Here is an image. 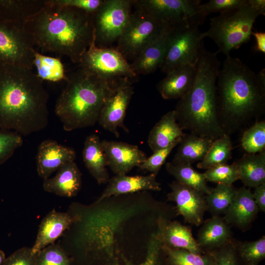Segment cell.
Listing matches in <instances>:
<instances>
[{"label":"cell","mask_w":265,"mask_h":265,"mask_svg":"<svg viewBox=\"0 0 265 265\" xmlns=\"http://www.w3.org/2000/svg\"><path fill=\"white\" fill-rule=\"evenodd\" d=\"M49 94L33 70L0 66V129L28 135L48 124Z\"/></svg>","instance_id":"obj_1"},{"label":"cell","mask_w":265,"mask_h":265,"mask_svg":"<svg viewBox=\"0 0 265 265\" xmlns=\"http://www.w3.org/2000/svg\"><path fill=\"white\" fill-rule=\"evenodd\" d=\"M36 47L79 63L94 38L92 14L46 0L25 24Z\"/></svg>","instance_id":"obj_2"},{"label":"cell","mask_w":265,"mask_h":265,"mask_svg":"<svg viewBox=\"0 0 265 265\" xmlns=\"http://www.w3.org/2000/svg\"><path fill=\"white\" fill-rule=\"evenodd\" d=\"M217 53L203 45L196 64L193 86L179 99L174 109L177 122L183 130L213 141L226 133L218 114L216 81L221 63Z\"/></svg>","instance_id":"obj_3"},{"label":"cell","mask_w":265,"mask_h":265,"mask_svg":"<svg viewBox=\"0 0 265 265\" xmlns=\"http://www.w3.org/2000/svg\"><path fill=\"white\" fill-rule=\"evenodd\" d=\"M219 119L236 128L261 113L265 105V69L256 74L237 57L226 56L216 81Z\"/></svg>","instance_id":"obj_4"},{"label":"cell","mask_w":265,"mask_h":265,"mask_svg":"<svg viewBox=\"0 0 265 265\" xmlns=\"http://www.w3.org/2000/svg\"><path fill=\"white\" fill-rule=\"evenodd\" d=\"M113 80H104L80 66L67 73L66 85L54 109L65 131L91 127L98 122Z\"/></svg>","instance_id":"obj_5"},{"label":"cell","mask_w":265,"mask_h":265,"mask_svg":"<svg viewBox=\"0 0 265 265\" xmlns=\"http://www.w3.org/2000/svg\"><path fill=\"white\" fill-rule=\"evenodd\" d=\"M265 15L253 0H248L245 4L211 18L209 29L202 33L201 37L212 39L218 47L217 53L229 56L232 50L249 41L256 20Z\"/></svg>","instance_id":"obj_6"},{"label":"cell","mask_w":265,"mask_h":265,"mask_svg":"<svg viewBox=\"0 0 265 265\" xmlns=\"http://www.w3.org/2000/svg\"><path fill=\"white\" fill-rule=\"evenodd\" d=\"M201 18L168 25L165 52L160 67L167 74L181 66L195 65L204 44L198 27L204 22Z\"/></svg>","instance_id":"obj_7"},{"label":"cell","mask_w":265,"mask_h":265,"mask_svg":"<svg viewBox=\"0 0 265 265\" xmlns=\"http://www.w3.org/2000/svg\"><path fill=\"white\" fill-rule=\"evenodd\" d=\"M167 25L135 7L117 40L116 48L126 59L132 61L166 29Z\"/></svg>","instance_id":"obj_8"},{"label":"cell","mask_w":265,"mask_h":265,"mask_svg":"<svg viewBox=\"0 0 265 265\" xmlns=\"http://www.w3.org/2000/svg\"><path fill=\"white\" fill-rule=\"evenodd\" d=\"M133 0H104L92 14L95 43L109 47L122 34L132 13Z\"/></svg>","instance_id":"obj_9"},{"label":"cell","mask_w":265,"mask_h":265,"mask_svg":"<svg viewBox=\"0 0 265 265\" xmlns=\"http://www.w3.org/2000/svg\"><path fill=\"white\" fill-rule=\"evenodd\" d=\"M35 47L24 25L0 21V66L12 65L33 70Z\"/></svg>","instance_id":"obj_10"},{"label":"cell","mask_w":265,"mask_h":265,"mask_svg":"<svg viewBox=\"0 0 265 265\" xmlns=\"http://www.w3.org/2000/svg\"><path fill=\"white\" fill-rule=\"evenodd\" d=\"M79 66L108 81L122 77L134 80L137 76L130 63L115 48L99 47L95 38L82 57Z\"/></svg>","instance_id":"obj_11"},{"label":"cell","mask_w":265,"mask_h":265,"mask_svg":"<svg viewBox=\"0 0 265 265\" xmlns=\"http://www.w3.org/2000/svg\"><path fill=\"white\" fill-rule=\"evenodd\" d=\"M134 80L122 77L112 81L110 92L106 101L98 123L105 130L118 137V128L129 130L124 124L127 109L134 92Z\"/></svg>","instance_id":"obj_12"},{"label":"cell","mask_w":265,"mask_h":265,"mask_svg":"<svg viewBox=\"0 0 265 265\" xmlns=\"http://www.w3.org/2000/svg\"><path fill=\"white\" fill-rule=\"evenodd\" d=\"M200 0H133V6L169 26L206 18L198 14Z\"/></svg>","instance_id":"obj_13"},{"label":"cell","mask_w":265,"mask_h":265,"mask_svg":"<svg viewBox=\"0 0 265 265\" xmlns=\"http://www.w3.org/2000/svg\"><path fill=\"white\" fill-rule=\"evenodd\" d=\"M170 186L171 191L168 197L175 202L179 214L186 222L195 226L200 225L207 210L205 194L177 181L172 183Z\"/></svg>","instance_id":"obj_14"},{"label":"cell","mask_w":265,"mask_h":265,"mask_svg":"<svg viewBox=\"0 0 265 265\" xmlns=\"http://www.w3.org/2000/svg\"><path fill=\"white\" fill-rule=\"evenodd\" d=\"M101 145L107 166L116 175L126 174L147 158L139 147L126 142L103 140Z\"/></svg>","instance_id":"obj_15"},{"label":"cell","mask_w":265,"mask_h":265,"mask_svg":"<svg viewBox=\"0 0 265 265\" xmlns=\"http://www.w3.org/2000/svg\"><path fill=\"white\" fill-rule=\"evenodd\" d=\"M76 153L73 148L47 139L39 145L36 155V168L39 177L46 179L64 164L74 161Z\"/></svg>","instance_id":"obj_16"},{"label":"cell","mask_w":265,"mask_h":265,"mask_svg":"<svg viewBox=\"0 0 265 265\" xmlns=\"http://www.w3.org/2000/svg\"><path fill=\"white\" fill-rule=\"evenodd\" d=\"M157 175L146 176L116 175L108 181V184L97 202L110 197L144 190L159 191L160 184L156 180Z\"/></svg>","instance_id":"obj_17"},{"label":"cell","mask_w":265,"mask_h":265,"mask_svg":"<svg viewBox=\"0 0 265 265\" xmlns=\"http://www.w3.org/2000/svg\"><path fill=\"white\" fill-rule=\"evenodd\" d=\"M166 74L158 84L159 93L165 100L180 99L193 86L196 74V64L181 66Z\"/></svg>","instance_id":"obj_18"},{"label":"cell","mask_w":265,"mask_h":265,"mask_svg":"<svg viewBox=\"0 0 265 265\" xmlns=\"http://www.w3.org/2000/svg\"><path fill=\"white\" fill-rule=\"evenodd\" d=\"M69 214L56 211L50 212L42 220L34 244L31 247L34 254L55 241L69 228L74 222Z\"/></svg>","instance_id":"obj_19"},{"label":"cell","mask_w":265,"mask_h":265,"mask_svg":"<svg viewBox=\"0 0 265 265\" xmlns=\"http://www.w3.org/2000/svg\"><path fill=\"white\" fill-rule=\"evenodd\" d=\"M81 184L80 172L75 161H71L61 166L53 177L44 180L43 187L47 192L72 197L78 194Z\"/></svg>","instance_id":"obj_20"},{"label":"cell","mask_w":265,"mask_h":265,"mask_svg":"<svg viewBox=\"0 0 265 265\" xmlns=\"http://www.w3.org/2000/svg\"><path fill=\"white\" fill-rule=\"evenodd\" d=\"M186 134L178 124L174 110L164 114L151 130L148 143L153 152L164 148Z\"/></svg>","instance_id":"obj_21"},{"label":"cell","mask_w":265,"mask_h":265,"mask_svg":"<svg viewBox=\"0 0 265 265\" xmlns=\"http://www.w3.org/2000/svg\"><path fill=\"white\" fill-rule=\"evenodd\" d=\"M168 29V25L165 31L147 46L130 63L135 74L147 75L160 68L165 52Z\"/></svg>","instance_id":"obj_22"},{"label":"cell","mask_w":265,"mask_h":265,"mask_svg":"<svg viewBox=\"0 0 265 265\" xmlns=\"http://www.w3.org/2000/svg\"><path fill=\"white\" fill-rule=\"evenodd\" d=\"M82 159L86 167L98 184L108 182L106 159L101 141L97 135L92 134L86 137L82 151Z\"/></svg>","instance_id":"obj_23"},{"label":"cell","mask_w":265,"mask_h":265,"mask_svg":"<svg viewBox=\"0 0 265 265\" xmlns=\"http://www.w3.org/2000/svg\"><path fill=\"white\" fill-rule=\"evenodd\" d=\"M259 209L252 193L245 187L237 190L230 205L226 212L225 220L238 226L249 224L255 217Z\"/></svg>","instance_id":"obj_24"},{"label":"cell","mask_w":265,"mask_h":265,"mask_svg":"<svg viewBox=\"0 0 265 265\" xmlns=\"http://www.w3.org/2000/svg\"><path fill=\"white\" fill-rule=\"evenodd\" d=\"M213 140L192 133L186 134L180 142L171 162L174 164H189L204 158Z\"/></svg>","instance_id":"obj_25"},{"label":"cell","mask_w":265,"mask_h":265,"mask_svg":"<svg viewBox=\"0 0 265 265\" xmlns=\"http://www.w3.org/2000/svg\"><path fill=\"white\" fill-rule=\"evenodd\" d=\"M45 3L46 0H0V21L24 25Z\"/></svg>","instance_id":"obj_26"},{"label":"cell","mask_w":265,"mask_h":265,"mask_svg":"<svg viewBox=\"0 0 265 265\" xmlns=\"http://www.w3.org/2000/svg\"><path fill=\"white\" fill-rule=\"evenodd\" d=\"M239 180L246 186L256 187L265 183V152L245 154L236 162Z\"/></svg>","instance_id":"obj_27"},{"label":"cell","mask_w":265,"mask_h":265,"mask_svg":"<svg viewBox=\"0 0 265 265\" xmlns=\"http://www.w3.org/2000/svg\"><path fill=\"white\" fill-rule=\"evenodd\" d=\"M162 242L177 249L200 254L201 249L190 230L177 222L170 223L160 229Z\"/></svg>","instance_id":"obj_28"},{"label":"cell","mask_w":265,"mask_h":265,"mask_svg":"<svg viewBox=\"0 0 265 265\" xmlns=\"http://www.w3.org/2000/svg\"><path fill=\"white\" fill-rule=\"evenodd\" d=\"M230 231L222 218L214 216L207 220L200 229L197 243L199 246L213 247L227 242Z\"/></svg>","instance_id":"obj_29"},{"label":"cell","mask_w":265,"mask_h":265,"mask_svg":"<svg viewBox=\"0 0 265 265\" xmlns=\"http://www.w3.org/2000/svg\"><path fill=\"white\" fill-rule=\"evenodd\" d=\"M165 167L178 182L206 194L211 191L212 188L207 185L204 174L196 171L191 165L174 164L167 162Z\"/></svg>","instance_id":"obj_30"},{"label":"cell","mask_w":265,"mask_h":265,"mask_svg":"<svg viewBox=\"0 0 265 265\" xmlns=\"http://www.w3.org/2000/svg\"><path fill=\"white\" fill-rule=\"evenodd\" d=\"M35 74L42 81L65 80L67 73L60 58L52 57L36 51L33 60Z\"/></svg>","instance_id":"obj_31"},{"label":"cell","mask_w":265,"mask_h":265,"mask_svg":"<svg viewBox=\"0 0 265 265\" xmlns=\"http://www.w3.org/2000/svg\"><path fill=\"white\" fill-rule=\"evenodd\" d=\"M232 144L229 136L225 133L214 140L204 158L197 167L208 169L215 166L226 164L232 158Z\"/></svg>","instance_id":"obj_32"},{"label":"cell","mask_w":265,"mask_h":265,"mask_svg":"<svg viewBox=\"0 0 265 265\" xmlns=\"http://www.w3.org/2000/svg\"><path fill=\"white\" fill-rule=\"evenodd\" d=\"M237 191L232 185L217 184L205 196L207 209L215 214L225 213Z\"/></svg>","instance_id":"obj_33"},{"label":"cell","mask_w":265,"mask_h":265,"mask_svg":"<svg viewBox=\"0 0 265 265\" xmlns=\"http://www.w3.org/2000/svg\"><path fill=\"white\" fill-rule=\"evenodd\" d=\"M243 149L248 154L264 151L265 148V122H257L243 133L241 139Z\"/></svg>","instance_id":"obj_34"},{"label":"cell","mask_w":265,"mask_h":265,"mask_svg":"<svg viewBox=\"0 0 265 265\" xmlns=\"http://www.w3.org/2000/svg\"><path fill=\"white\" fill-rule=\"evenodd\" d=\"M207 181L217 184L232 185L239 180L236 163L223 164L213 166L206 170L203 173Z\"/></svg>","instance_id":"obj_35"},{"label":"cell","mask_w":265,"mask_h":265,"mask_svg":"<svg viewBox=\"0 0 265 265\" xmlns=\"http://www.w3.org/2000/svg\"><path fill=\"white\" fill-rule=\"evenodd\" d=\"M36 265H71L65 250L57 244L49 245L35 254Z\"/></svg>","instance_id":"obj_36"},{"label":"cell","mask_w":265,"mask_h":265,"mask_svg":"<svg viewBox=\"0 0 265 265\" xmlns=\"http://www.w3.org/2000/svg\"><path fill=\"white\" fill-rule=\"evenodd\" d=\"M165 251L173 265H210V261L206 257L187 250L165 246Z\"/></svg>","instance_id":"obj_37"},{"label":"cell","mask_w":265,"mask_h":265,"mask_svg":"<svg viewBox=\"0 0 265 265\" xmlns=\"http://www.w3.org/2000/svg\"><path fill=\"white\" fill-rule=\"evenodd\" d=\"M23 143L21 135L12 131H0V164L6 162Z\"/></svg>","instance_id":"obj_38"},{"label":"cell","mask_w":265,"mask_h":265,"mask_svg":"<svg viewBox=\"0 0 265 265\" xmlns=\"http://www.w3.org/2000/svg\"><path fill=\"white\" fill-rule=\"evenodd\" d=\"M182 138H179L166 147L153 152V154L147 157L138 167L141 170L157 175L172 150L179 144Z\"/></svg>","instance_id":"obj_39"},{"label":"cell","mask_w":265,"mask_h":265,"mask_svg":"<svg viewBox=\"0 0 265 265\" xmlns=\"http://www.w3.org/2000/svg\"><path fill=\"white\" fill-rule=\"evenodd\" d=\"M248 1V0H210L205 3L200 4L198 13L206 18L211 13H221L245 4Z\"/></svg>","instance_id":"obj_40"},{"label":"cell","mask_w":265,"mask_h":265,"mask_svg":"<svg viewBox=\"0 0 265 265\" xmlns=\"http://www.w3.org/2000/svg\"><path fill=\"white\" fill-rule=\"evenodd\" d=\"M243 259L250 265H255L265 257V236L254 241L244 242L240 247Z\"/></svg>","instance_id":"obj_41"},{"label":"cell","mask_w":265,"mask_h":265,"mask_svg":"<svg viewBox=\"0 0 265 265\" xmlns=\"http://www.w3.org/2000/svg\"><path fill=\"white\" fill-rule=\"evenodd\" d=\"M4 265H36L35 254L31 248L22 247L6 258Z\"/></svg>","instance_id":"obj_42"},{"label":"cell","mask_w":265,"mask_h":265,"mask_svg":"<svg viewBox=\"0 0 265 265\" xmlns=\"http://www.w3.org/2000/svg\"><path fill=\"white\" fill-rule=\"evenodd\" d=\"M104 0H51L60 5L82 10L90 14L95 12L103 4Z\"/></svg>","instance_id":"obj_43"},{"label":"cell","mask_w":265,"mask_h":265,"mask_svg":"<svg viewBox=\"0 0 265 265\" xmlns=\"http://www.w3.org/2000/svg\"><path fill=\"white\" fill-rule=\"evenodd\" d=\"M162 242L160 230L154 234L149 243L144 261L137 265H158L159 251Z\"/></svg>","instance_id":"obj_44"},{"label":"cell","mask_w":265,"mask_h":265,"mask_svg":"<svg viewBox=\"0 0 265 265\" xmlns=\"http://www.w3.org/2000/svg\"><path fill=\"white\" fill-rule=\"evenodd\" d=\"M210 265H237L235 255L231 250L224 251Z\"/></svg>","instance_id":"obj_45"},{"label":"cell","mask_w":265,"mask_h":265,"mask_svg":"<svg viewBox=\"0 0 265 265\" xmlns=\"http://www.w3.org/2000/svg\"><path fill=\"white\" fill-rule=\"evenodd\" d=\"M253 197L259 210L265 211V183L256 187L252 193Z\"/></svg>","instance_id":"obj_46"},{"label":"cell","mask_w":265,"mask_h":265,"mask_svg":"<svg viewBox=\"0 0 265 265\" xmlns=\"http://www.w3.org/2000/svg\"><path fill=\"white\" fill-rule=\"evenodd\" d=\"M253 35L256 40V44L254 50L256 52L265 53V32L262 31H252Z\"/></svg>","instance_id":"obj_47"},{"label":"cell","mask_w":265,"mask_h":265,"mask_svg":"<svg viewBox=\"0 0 265 265\" xmlns=\"http://www.w3.org/2000/svg\"><path fill=\"white\" fill-rule=\"evenodd\" d=\"M6 258L2 250L0 249V265H4Z\"/></svg>","instance_id":"obj_48"}]
</instances>
